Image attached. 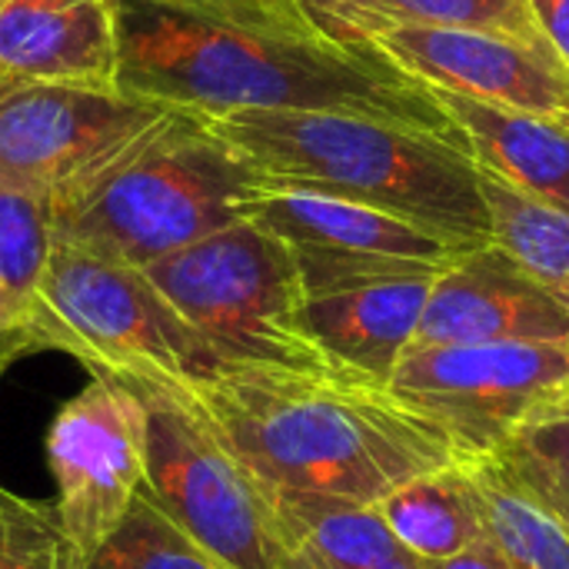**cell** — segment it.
Returning a JSON list of instances; mask_svg holds the SVG:
<instances>
[{"mask_svg":"<svg viewBox=\"0 0 569 569\" xmlns=\"http://www.w3.org/2000/svg\"><path fill=\"white\" fill-rule=\"evenodd\" d=\"M20 353H23V343H20V333H17V320H13V313H10V307H7V300L0 293V360L10 363Z\"/></svg>","mask_w":569,"mask_h":569,"instance_id":"cell-30","label":"cell"},{"mask_svg":"<svg viewBox=\"0 0 569 569\" xmlns=\"http://www.w3.org/2000/svg\"><path fill=\"white\" fill-rule=\"evenodd\" d=\"M113 17L123 93L197 117L340 110L470 150L437 93L380 47H347L310 23L230 20L160 0H113Z\"/></svg>","mask_w":569,"mask_h":569,"instance_id":"cell-1","label":"cell"},{"mask_svg":"<svg viewBox=\"0 0 569 569\" xmlns=\"http://www.w3.org/2000/svg\"><path fill=\"white\" fill-rule=\"evenodd\" d=\"M53 243V200L0 180V293L17 333L33 307Z\"/></svg>","mask_w":569,"mask_h":569,"instance_id":"cell-21","label":"cell"},{"mask_svg":"<svg viewBox=\"0 0 569 569\" xmlns=\"http://www.w3.org/2000/svg\"><path fill=\"white\" fill-rule=\"evenodd\" d=\"M463 473L483 523L507 569H569V533L533 503L493 457L463 460Z\"/></svg>","mask_w":569,"mask_h":569,"instance_id":"cell-19","label":"cell"},{"mask_svg":"<svg viewBox=\"0 0 569 569\" xmlns=\"http://www.w3.org/2000/svg\"><path fill=\"white\" fill-rule=\"evenodd\" d=\"M163 113L117 87L0 83V180L57 203Z\"/></svg>","mask_w":569,"mask_h":569,"instance_id":"cell-11","label":"cell"},{"mask_svg":"<svg viewBox=\"0 0 569 569\" xmlns=\"http://www.w3.org/2000/svg\"><path fill=\"white\" fill-rule=\"evenodd\" d=\"M370 569H430V563L403 550V553H397L393 560H387V563H380V567H370Z\"/></svg>","mask_w":569,"mask_h":569,"instance_id":"cell-31","label":"cell"},{"mask_svg":"<svg viewBox=\"0 0 569 569\" xmlns=\"http://www.w3.org/2000/svg\"><path fill=\"white\" fill-rule=\"evenodd\" d=\"M83 569H223L160 507L137 493L117 530L83 560Z\"/></svg>","mask_w":569,"mask_h":569,"instance_id":"cell-23","label":"cell"},{"mask_svg":"<svg viewBox=\"0 0 569 569\" xmlns=\"http://www.w3.org/2000/svg\"><path fill=\"white\" fill-rule=\"evenodd\" d=\"M20 343L23 353H70L93 377L127 383L143 397L190 400L197 383L223 370L143 267L67 240L53 243Z\"/></svg>","mask_w":569,"mask_h":569,"instance_id":"cell-5","label":"cell"},{"mask_svg":"<svg viewBox=\"0 0 569 569\" xmlns=\"http://www.w3.org/2000/svg\"><path fill=\"white\" fill-rule=\"evenodd\" d=\"M377 47L427 87L569 123V67L547 47L483 30L393 27Z\"/></svg>","mask_w":569,"mask_h":569,"instance_id":"cell-12","label":"cell"},{"mask_svg":"<svg viewBox=\"0 0 569 569\" xmlns=\"http://www.w3.org/2000/svg\"><path fill=\"white\" fill-rule=\"evenodd\" d=\"M243 213L293 250L307 297L387 277H440L473 250L403 217L267 180L253 187Z\"/></svg>","mask_w":569,"mask_h":569,"instance_id":"cell-9","label":"cell"},{"mask_svg":"<svg viewBox=\"0 0 569 569\" xmlns=\"http://www.w3.org/2000/svg\"><path fill=\"white\" fill-rule=\"evenodd\" d=\"M569 343V307L497 243L457 257L430 287L410 347Z\"/></svg>","mask_w":569,"mask_h":569,"instance_id":"cell-13","label":"cell"},{"mask_svg":"<svg viewBox=\"0 0 569 569\" xmlns=\"http://www.w3.org/2000/svg\"><path fill=\"white\" fill-rule=\"evenodd\" d=\"M287 557L307 569H370L403 553L370 503L317 493L267 490Z\"/></svg>","mask_w":569,"mask_h":569,"instance_id":"cell-17","label":"cell"},{"mask_svg":"<svg viewBox=\"0 0 569 569\" xmlns=\"http://www.w3.org/2000/svg\"><path fill=\"white\" fill-rule=\"evenodd\" d=\"M493 460L569 533V390L520 427Z\"/></svg>","mask_w":569,"mask_h":569,"instance_id":"cell-22","label":"cell"},{"mask_svg":"<svg viewBox=\"0 0 569 569\" xmlns=\"http://www.w3.org/2000/svg\"><path fill=\"white\" fill-rule=\"evenodd\" d=\"M190 403L267 490L377 507L400 483L463 460L437 423L350 373L223 367Z\"/></svg>","mask_w":569,"mask_h":569,"instance_id":"cell-2","label":"cell"},{"mask_svg":"<svg viewBox=\"0 0 569 569\" xmlns=\"http://www.w3.org/2000/svg\"><path fill=\"white\" fill-rule=\"evenodd\" d=\"M143 273L223 367L337 373L307 330L293 250L253 217L153 260Z\"/></svg>","mask_w":569,"mask_h":569,"instance_id":"cell-6","label":"cell"},{"mask_svg":"<svg viewBox=\"0 0 569 569\" xmlns=\"http://www.w3.org/2000/svg\"><path fill=\"white\" fill-rule=\"evenodd\" d=\"M117 70L113 0H0V83L117 87Z\"/></svg>","mask_w":569,"mask_h":569,"instance_id":"cell-14","label":"cell"},{"mask_svg":"<svg viewBox=\"0 0 569 569\" xmlns=\"http://www.w3.org/2000/svg\"><path fill=\"white\" fill-rule=\"evenodd\" d=\"M3 367H7V363H3V360H0V373H3Z\"/></svg>","mask_w":569,"mask_h":569,"instance_id":"cell-32","label":"cell"},{"mask_svg":"<svg viewBox=\"0 0 569 569\" xmlns=\"http://www.w3.org/2000/svg\"><path fill=\"white\" fill-rule=\"evenodd\" d=\"M430 569H507L503 557L497 553V547L483 537L477 540L470 550L450 557V560H440V563H430Z\"/></svg>","mask_w":569,"mask_h":569,"instance_id":"cell-29","label":"cell"},{"mask_svg":"<svg viewBox=\"0 0 569 569\" xmlns=\"http://www.w3.org/2000/svg\"><path fill=\"white\" fill-rule=\"evenodd\" d=\"M150 410L127 383L93 377L50 420L43 437L57 487V520L80 560L117 530L147 477Z\"/></svg>","mask_w":569,"mask_h":569,"instance_id":"cell-10","label":"cell"},{"mask_svg":"<svg viewBox=\"0 0 569 569\" xmlns=\"http://www.w3.org/2000/svg\"><path fill=\"white\" fill-rule=\"evenodd\" d=\"M387 390L437 423L463 460L493 457L569 390V343L410 347Z\"/></svg>","mask_w":569,"mask_h":569,"instance_id":"cell-8","label":"cell"},{"mask_svg":"<svg viewBox=\"0 0 569 569\" xmlns=\"http://www.w3.org/2000/svg\"><path fill=\"white\" fill-rule=\"evenodd\" d=\"M377 513L390 527L393 540L427 563L450 560L483 540L463 460L400 483L377 503Z\"/></svg>","mask_w":569,"mask_h":569,"instance_id":"cell-18","label":"cell"},{"mask_svg":"<svg viewBox=\"0 0 569 569\" xmlns=\"http://www.w3.org/2000/svg\"><path fill=\"white\" fill-rule=\"evenodd\" d=\"M530 13L547 47L569 67V0H530Z\"/></svg>","mask_w":569,"mask_h":569,"instance_id":"cell-28","label":"cell"},{"mask_svg":"<svg viewBox=\"0 0 569 569\" xmlns=\"http://www.w3.org/2000/svg\"><path fill=\"white\" fill-rule=\"evenodd\" d=\"M257 183L260 173L207 117L170 110L53 203V233L150 267L243 220Z\"/></svg>","mask_w":569,"mask_h":569,"instance_id":"cell-4","label":"cell"},{"mask_svg":"<svg viewBox=\"0 0 569 569\" xmlns=\"http://www.w3.org/2000/svg\"><path fill=\"white\" fill-rule=\"evenodd\" d=\"M57 510L0 487V569H80Z\"/></svg>","mask_w":569,"mask_h":569,"instance_id":"cell-25","label":"cell"},{"mask_svg":"<svg viewBox=\"0 0 569 569\" xmlns=\"http://www.w3.org/2000/svg\"><path fill=\"white\" fill-rule=\"evenodd\" d=\"M140 493L223 569H283L287 543L267 487L210 433L190 400L150 393Z\"/></svg>","mask_w":569,"mask_h":569,"instance_id":"cell-7","label":"cell"},{"mask_svg":"<svg viewBox=\"0 0 569 569\" xmlns=\"http://www.w3.org/2000/svg\"><path fill=\"white\" fill-rule=\"evenodd\" d=\"M200 13H217L230 20H257V23H310L293 0H160ZM313 27V23H310Z\"/></svg>","mask_w":569,"mask_h":569,"instance_id":"cell-27","label":"cell"},{"mask_svg":"<svg viewBox=\"0 0 569 569\" xmlns=\"http://www.w3.org/2000/svg\"><path fill=\"white\" fill-rule=\"evenodd\" d=\"M380 20L383 33L393 27H450L547 43L533 23L530 0H380Z\"/></svg>","mask_w":569,"mask_h":569,"instance_id":"cell-24","label":"cell"},{"mask_svg":"<svg viewBox=\"0 0 569 569\" xmlns=\"http://www.w3.org/2000/svg\"><path fill=\"white\" fill-rule=\"evenodd\" d=\"M267 183L363 203L463 247L493 240L470 150L403 123L340 110L207 117Z\"/></svg>","mask_w":569,"mask_h":569,"instance_id":"cell-3","label":"cell"},{"mask_svg":"<svg viewBox=\"0 0 569 569\" xmlns=\"http://www.w3.org/2000/svg\"><path fill=\"white\" fill-rule=\"evenodd\" d=\"M300 13L330 40L347 47H377L383 33L380 0H293Z\"/></svg>","mask_w":569,"mask_h":569,"instance_id":"cell-26","label":"cell"},{"mask_svg":"<svg viewBox=\"0 0 569 569\" xmlns=\"http://www.w3.org/2000/svg\"><path fill=\"white\" fill-rule=\"evenodd\" d=\"M480 170V167H477ZM480 190L490 210L493 240L533 280H540L560 303L569 307V213L540 203L497 177L480 170Z\"/></svg>","mask_w":569,"mask_h":569,"instance_id":"cell-20","label":"cell"},{"mask_svg":"<svg viewBox=\"0 0 569 569\" xmlns=\"http://www.w3.org/2000/svg\"><path fill=\"white\" fill-rule=\"evenodd\" d=\"M430 90L463 130L473 163L483 173L569 213V123L437 87Z\"/></svg>","mask_w":569,"mask_h":569,"instance_id":"cell-16","label":"cell"},{"mask_svg":"<svg viewBox=\"0 0 569 569\" xmlns=\"http://www.w3.org/2000/svg\"><path fill=\"white\" fill-rule=\"evenodd\" d=\"M437 277H387L307 297L303 320L337 373L390 380L410 350Z\"/></svg>","mask_w":569,"mask_h":569,"instance_id":"cell-15","label":"cell"},{"mask_svg":"<svg viewBox=\"0 0 569 569\" xmlns=\"http://www.w3.org/2000/svg\"><path fill=\"white\" fill-rule=\"evenodd\" d=\"M80 569H83V567H80Z\"/></svg>","mask_w":569,"mask_h":569,"instance_id":"cell-33","label":"cell"}]
</instances>
